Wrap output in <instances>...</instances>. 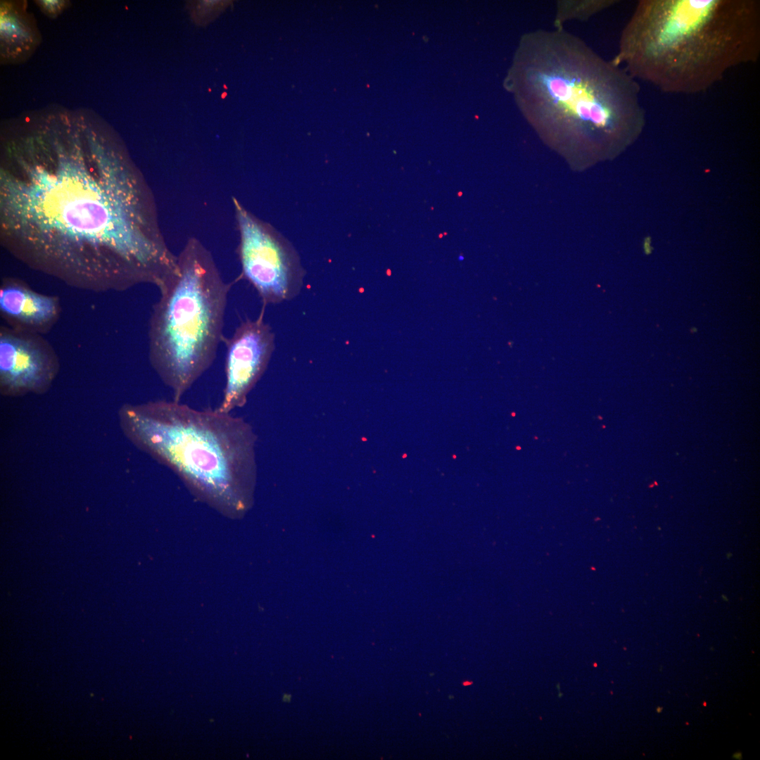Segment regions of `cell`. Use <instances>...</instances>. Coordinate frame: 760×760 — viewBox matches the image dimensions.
<instances>
[{"label":"cell","instance_id":"obj_1","mask_svg":"<svg viewBox=\"0 0 760 760\" xmlns=\"http://www.w3.org/2000/svg\"><path fill=\"white\" fill-rule=\"evenodd\" d=\"M0 240L31 269L75 289H158L177 270L143 172L109 129L27 122L3 137Z\"/></svg>","mask_w":760,"mask_h":760},{"label":"cell","instance_id":"obj_2","mask_svg":"<svg viewBox=\"0 0 760 760\" xmlns=\"http://www.w3.org/2000/svg\"><path fill=\"white\" fill-rule=\"evenodd\" d=\"M509 82L529 123L568 157L617 152L645 122L637 80L563 27L521 37Z\"/></svg>","mask_w":760,"mask_h":760},{"label":"cell","instance_id":"obj_3","mask_svg":"<svg viewBox=\"0 0 760 760\" xmlns=\"http://www.w3.org/2000/svg\"><path fill=\"white\" fill-rule=\"evenodd\" d=\"M760 54L756 0H640L612 59L669 94L706 91Z\"/></svg>","mask_w":760,"mask_h":760},{"label":"cell","instance_id":"obj_4","mask_svg":"<svg viewBox=\"0 0 760 760\" xmlns=\"http://www.w3.org/2000/svg\"><path fill=\"white\" fill-rule=\"evenodd\" d=\"M120 427L132 443L182 479L200 498L241 511L255 474V437L242 418L181 401L126 404Z\"/></svg>","mask_w":760,"mask_h":760},{"label":"cell","instance_id":"obj_5","mask_svg":"<svg viewBox=\"0 0 760 760\" xmlns=\"http://www.w3.org/2000/svg\"><path fill=\"white\" fill-rule=\"evenodd\" d=\"M177 255V272L158 289L151 311L148 357L172 400L181 401L211 367L224 341L232 284L198 239L189 237Z\"/></svg>","mask_w":760,"mask_h":760},{"label":"cell","instance_id":"obj_6","mask_svg":"<svg viewBox=\"0 0 760 760\" xmlns=\"http://www.w3.org/2000/svg\"><path fill=\"white\" fill-rule=\"evenodd\" d=\"M239 236L236 253L241 276L257 291L263 305L296 298L305 274L291 243L271 224L232 198Z\"/></svg>","mask_w":760,"mask_h":760},{"label":"cell","instance_id":"obj_7","mask_svg":"<svg viewBox=\"0 0 760 760\" xmlns=\"http://www.w3.org/2000/svg\"><path fill=\"white\" fill-rule=\"evenodd\" d=\"M226 346L225 386L218 410L227 413L243 406L265 372L275 349V335L265 321L264 308L254 319L242 320Z\"/></svg>","mask_w":760,"mask_h":760},{"label":"cell","instance_id":"obj_8","mask_svg":"<svg viewBox=\"0 0 760 760\" xmlns=\"http://www.w3.org/2000/svg\"><path fill=\"white\" fill-rule=\"evenodd\" d=\"M58 357L42 335L0 327V391L4 396L42 394L59 372Z\"/></svg>","mask_w":760,"mask_h":760},{"label":"cell","instance_id":"obj_9","mask_svg":"<svg viewBox=\"0 0 760 760\" xmlns=\"http://www.w3.org/2000/svg\"><path fill=\"white\" fill-rule=\"evenodd\" d=\"M59 298L40 293L25 282L5 278L0 286V312L8 327L43 335L58 322Z\"/></svg>","mask_w":760,"mask_h":760},{"label":"cell","instance_id":"obj_10","mask_svg":"<svg viewBox=\"0 0 760 760\" xmlns=\"http://www.w3.org/2000/svg\"><path fill=\"white\" fill-rule=\"evenodd\" d=\"M33 30L29 25L26 17L11 8L1 11V41L3 48L6 45L8 53L18 57L23 56L36 46L37 37ZM20 57V56H19Z\"/></svg>","mask_w":760,"mask_h":760},{"label":"cell","instance_id":"obj_11","mask_svg":"<svg viewBox=\"0 0 760 760\" xmlns=\"http://www.w3.org/2000/svg\"><path fill=\"white\" fill-rule=\"evenodd\" d=\"M615 0L562 1L557 4L555 27L572 20H586L594 14L612 6Z\"/></svg>","mask_w":760,"mask_h":760},{"label":"cell","instance_id":"obj_12","mask_svg":"<svg viewBox=\"0 0 760 760\" xmlns=\"http://www.w3.org/2000/svg\"><path fill=\"white\" fill-rule=\"evenodd\" d=\"M42 11L49 16H55L59 14L65 6V1H38Z\"/></svg>","mask_w":760,"mask_h":760},{"label":"cell","instance_id":"obj_13","mask_svg":"<svg viewBox=\"0 0 760 760\" xmlns=\"http://www.w3.org/2000/svg\"><path fill=\"white\" fill-rule=\"evenodd\" d=\"M291 699V695L284 694L282 697V701L285 702H290Z\"/></svg>","mask_w":760,"mask_h":760},{"label":"cell","instance_id":"obj_14","mask_svg":"<svg viewBox=\"0 0 760 760\" xmlns=\"http://www.w3.org/2000/svg\"><path fill=\"white\" fill-rule=\"evenodd\" d=\"M741 756H742V754H741V753H740V752H737V753H735V754L733 755V757H734L735 759H741Z\"/></svg>","mask_w":760,"mask_h":760}]
</instances>
